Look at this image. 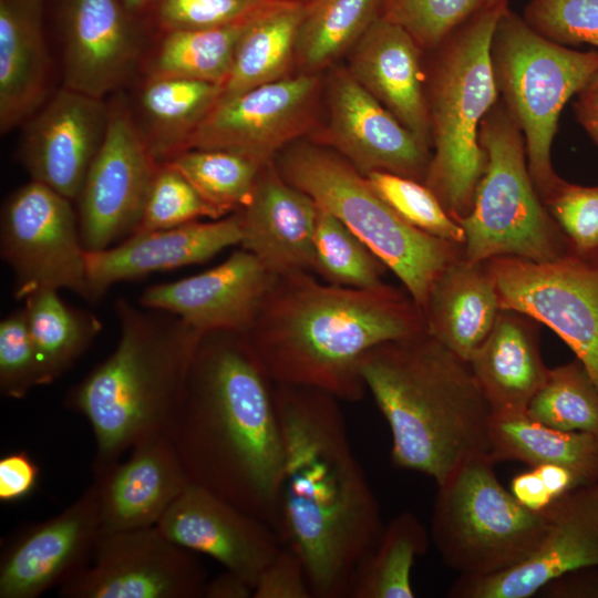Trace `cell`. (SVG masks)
<instances>
[{
  "instance_id": "obj_51",
  "label": "cell",
  "mask_w": 598,
  "mask_h": 598,
  "mask_svg": "<svg viewBox=\"0 0 598 598\" xmlns=\"http://www.w3.org/2000/svg\"><path fill=\"white\" fill-rule=\"evenodd\" d=\"M205 598H249L254 597V587L238 574L225 570L216 577L207 580Z\"/></svg>"
},
{
  "instance_id": "obj_14",
  "label": "cell",
  "mask_w": 598,
  "mask_h": 598,
  "mask_svg": "<svg viewBox=\"0 0 598 598\" xmlns=\"http://www.w3.org/2000/svg\"><path fill=\"white\" fill-rule=\"evenodd\" d=\"M158 164L131 112L116 102L78 198L86 251L109 248L135 233Z\"/></svg>"
},
{
  "instance_id": "obj_56",
  "label": "cell",
  "mask_w": 598,
  "mask_h": 598,
  "mask_svg": "<svg viewBox=\"0 0 598 598\" xmlns=\"http://www.w3.org/2000/svg\"><path fill=\"white\" fill-rule=\"evenodd\" d=\"M269 1H275V2H301V3H306L308 0H269Z\"/></svg>"
},
{
  "instance_id": "obj_3",
  "label": "cell",
  "mask_w": 598,
  "mask_h": 598,
  "mask_svg": "<svg viewBox=\"0 0 598 598\" xmlns=\"http://www.w3.org/2000/svg\"><path fill=\"white\" fill-rule=\"evenodd\" d=\"M424 330L422 310L405 290L385 282L370 289L340 287L296 272L275 277L245 336L274 383L357 402L367 391L363 357L379 344Z\"/></svg>"
},
{
  "instance_id": "obj_54",
  "label": "cell",
  "mask_w": 598,
  "mask_h": 598,
  "mask_svg": "<svg viewBox=\"0 0 598 598\" xmlns=\"http://www.w3.org/2000/svg\"><path fill=\"white\" fill-rule=\"evenodd\" d=\"M575 115L584 131L598 148V112L574 110Z\"/></svg>"
},
{
  "instance_id": "obj_44",
  "label": "cell",
  "mask_w": 598,
  "mask_h": 598,
  "mask_svg": "<svg viewBox=\"0 0 598 598\" xmlns=\"http://www.w3.org/2000/svg\"><path fill=\"white\" fill-rule=\"evenodd\" d=\"M523 18L553 42L598 49V0H530Z\"/></svg>"
},
{
  "instance_id": "obj_31",
  "label": "cell",
  "mask_w": 598,
  "mask_h": 598,
  "mask_svg": "<svg viewBox=\"0 0 598 598\" xmlns=\"http://www.w3.org/2000/svg\"><path fill=\"white\" fill-rule=\"evenodd\" d=\"M305 11L301 2H270L243 31L221 95H235L288 76Z\"/></svg>"
},
{
  "instance_id": "obj_5",
  "label": "cell",
  "mask_w": 598,
  "mask_h": 598,
  "mask_svg": "<svg viewBox=\"0 0 598 598\" xmlns=\"http://www.w3.org/2000/svg\"><path fill=\"white\" fill-rule=\"evenodd\" d=\"M113 352L69 393L66 404L89 421L94 475L141 440L165 433L202 333L181 318L118 298Z\"/></svg>"
},
{
  "instance_id": "obj_38",
  "label": "cell",
  "mask_w": 598,
  "mask_h": 598,
  "mask_svg": "<svg viewBox=\"0 0 598 598\" xmlns=\"http://www.w3.org/2000/svg\"><path fill=\"white\" fill-rule=\"evenodd\" d=\"M526 413L554 429L598 436V386L585 365L573 360L549 369Z\"/></svg>"
},
{
  "instance_id": "obj_8",
  "label": "cell",
  "mask_w": 598,
  "mask_h": 598,
  "mask_svg": "<svg viewBox=\"0 0 598 598\" xmlns=\"http://www.w3.org/2000/svg\"><path fill=\"white\" fill-rule=\"evenodd\" d=\"M491 59L499 99L524 136L528 172L543 200L563 179L551 163L560 113L598 72V51L553 42L508 7L495 28Z\"/></svg>"
},
{
  "instance_id": "obj_49",
  "label": "cell",
  "mask_w": 598,
  "mask_h": 598,
  "mask_svg": "<svg viewBox=\"0 0 598 598\" xmlns=\"http://www.w3.org/2000/svg\"><path fill=\"white\" fill-rule=\"evenodd\" d=\"M537 596L546 598H598V566L566 573L545 585Z\"/></svg>"
},
{
  "instance_id": "obj_20",
  "label": "cell",
  "mask_w": 598,
  "mask_h": 598,
  "mask_svg": "<svg viewBox=\"0 0 598 598\" xmlns=\"http://www.w3.org/2000/svg\"><path fill=\"white\" fill-rule=\"evenodd\" d=\"M110 107L63 86L27 122L21 161L31 181L78 199L103 142Z\"/></svg>"
},
{
  "instance_id": "obj_1",
  "label": "cell",
  "mask_w": 598,
  "mask_h": 598,
  "mask_svg": "<svg viewBox=\"0 0 598 598\" xmlns=\"http://www.w3.org/2000/svg\"><path fill=\"white\" fill-rule=\"evenodd\" d=\"M283 442L277 534L303 563L316 598L350 597L384 524L339 400L274 383Z\"/></svg>"
},
{
  "instance_id": "obj_34",
  "label": "cell",
  "mask_w": 598,
  "mask_h": 598,
  "mask_svg": "<svg viewBox=\"0 0 598 598\" xmlns=\"http://www.w3.org/2000/svg\"><path fill=\"white\" fill-rule=\"evenodd\" d=\"M384 0H308L298 30L295 63L316 74L353 48L381 17Z\"/></svg>"
},
{
  "instance_id": "obj_33",
  "label": "cell",
  "mask_w": 598,
  "mask_h": 598,
  "mask_svg": "<svg viewBox=\"0 0 598 598\" xmlns=\"http://www.w3.org/2000/svg\"><path fill=\"white\" fill-rule=\"evenodd\" d=\"M23 308L42 385L64 374L102 330L96 316L66 305L58 290L43 289L31 293L24 299Z\"/></svg>"
},
{
  "instance_id": "obj_30",
  "label": "cell",
  "mask_w": 598,
  "mask_h": 598,
  "mask_svg": "<svg viewBox=\"0 0 598 598\" xmlns=\"http://www.w3.org/2000/svg\"><path fill=\"white\" fill-rule=\"evenodd\" d=\"M489 439L496 463L556 464L573 471L585 485L598 483L596 435L554 429L522 412L493 415Z\"/></svg>"
},
{
  "instance_id": "obj_6",
  "label": "cell",
  "mask_w": 598,
  "mask_h": 598,
  "mask_svg": "<svg viewBox=\"0 0 598 598\" xmlns=\"http://www.w3.org/2000/svg\"><path fill=\"white\" fill-rule=\"evenodd\" d=\"M507 8L508 0H485L431 51L426 100L433 153L424 183L456 221L470 214L486 168L480 127L499 100L491 44Z\"/></svg>"
},
{
  "instance_id": "obj_21",
  "label": "cell",
  "mask_w": 598,
  "mask_h": 598,
  "mask_svg": "<svg viewBox=\"0 0 598 598\" xmlns=\"http://www.w3.org/2000/svg\"><path fill=\"white\" fill-rule=\"evenodd\" d=\"M156 526L174 543L212 557L252 587L283 547L269 525L194 484L175 499Z\"/></svg>"
},
{
  "instance_id": "obj_4",
  "label": "cell",
  "mask_w": 598,
  "mask_h": 598,
  "mask_svg": "<svg viewBox=\"0 0 598 598\" xmlns=\"http://www.w3.org/2000/svg\"><path fill=\"white\" fill-rule=\"evenodd\" d=\"M360 372L390 427L395 466L437 485L464 463L491 456L493 413L470 362L426 330L373 348Z\"/></svg>"
},
{
  "instance_id": "obj_24",
  "label": "cell",
  "mask_w": 598,
  "mask_h": 598,
  "mask_svg": "<svg viewBox=\"0 0 598 598\" xmlns=\"http://www.w3.org/2000/svg\"><path fill=\"white\" fill-rule=\"evenodd\" d=\"M238 213L240 248L251 252L272 276L315 275L318 205L280 175L274 159L261 166L251 195Z\"/></svg>"
},
{
  "instance_id": "obj_27",
  "label": "cell",
  "mask_w": 598,
  "mask_h": 598,
  "mask_svg": "<svg viewBox=\"0 0 598 598\" xmlns=\"http://www.w3.org/2000/svg\"><path fill=\"white\" fill-rule=\"evenodd\" d=\"M538 322L501 309L486 339L468 360L493 415L526 412L549 369L540 352Z\"/></svg>"
},
{
  "instance_id": "obj_13",
  "label": "cell",
  "mask_w": 598,
  "mask_h": 598,
  "mask_svg": "<svg viewBox=\"0 0 598 598\" xmlns=\"http://www.w3.org/2000/svg\"><path fill=\"white\" fill-rule=\"evenodd\" d=\"M206 570L156 525L100 535L93 557L58 588L64 598H199Z\"/></svg>"
},
{
  "instance_id": "obj_39",
  "label": "cell",
  "mask_w": 598,
  "mask_h": 598,
  "mask_svg": "<svg viewBox=\"0 0 598 598\" xmlns=\"http://www.w3.org/2000/svg\"><path fill=\"white\" fill-rule=\"evenodd\" d=\"M313 245L315 275L322 281L360 289L384 283L386 266L341 220L319 205Z\"/></svg>"
},
{
  "instance_id": "obj_37",
  "label": "cell",
  "mask_w": 598,
  "mask_h": 598,
  "mask_svg": "<svg viewBox=\"0 0 598 598\" xmlns=\"http://www.w3.org/2000/svg\"><path fill=\"white\" fill-rule=\"evenodd\" d=\"M177 169L221 217L248 202L262 163L246 155L189 148L163 161Z\"/></svg>"
},
{
  "instance_id": "obj_10",
  "label": "cell",
  "mask_w": 598,
  "mask_h": 598,
  "mask_svg": "<svg viewBox=\"0 0 598 598\" xmlns=\"http://www.w3.org/2000/svg\"><path fill=\"white\" fill-rule=\"evenodd\" d=\"M491 456L475 457L437 484L430 537L442 561L484 576L524 560L547 528V513L524 507L499 482Z\"/></svg>"
},
{
  "instance_id": "obj_28",
  "label": "cell",
  "mask_w": 598,
  "mask_h": 598,
  "mask_svg": "<svg viewBox=\"0 0 598 598\" xmlns=\"http://www.w3.org/2000/svg\"><path fill=\"white\" fill-rule=\"evenodd\" d=\"M44 0H0V128L28 122L48 91Z\"/></svg>"
},
{
  "instance_id": "obj_50",
  "label": "cell",
  "mask_w": 598,
  "mask_h": 598,
  "mask_svg": "<svg viewBox=\"0 0 598 598\" xmlns=\"http://www.w3.org/2000/svg\"><path fill=\"white\" fill-rule=\"evenodd\" d=\"M509 487L518 503L533 512H544L555 502L537 472L532 467L515 475Z\"/></svg>"
},
{
  "instance_id": "obj_47",
  "label": "cell",
  "mask_w": 598,
  "mask_h": 598,
  "mask_svg": "<svg viewBox=\"0 0 598 598\" xmlns=\"http://www.w3.org/2000/svg\"><path fill=\"white\" fill-rule=\"evenodd\" d=\"M313 597L303 563L283 546L258 577L254 598Z\"/></svg>"
},
{
  "instance_id": "obj_52",
  "label": "cell",
  "mask_w": 598,
  "mask_h": 598,
  "mask_svg": "<svg viewBox=\"0 0 598 598\" xmlns=\"http://www.w3.org/2000/svg\"><path fill=\"white\" fill-rule=\"evenodd\" d=\"M534 468L551 497L556 501L573 489L585 485L569 468L556 464H543Z\"/></svg>"
},
{
  "instance_id": "obj_26",
  "label": "cell",
  "mask_w": 598,
  "mask_h": 598,
  "mask_svg": "<svg viewBox=\"0 0 598 598\" xmlns=\"http://www.w3.org/2000/svg\"><path fill=\"white\" fill-rule=\"evenodd\" d=\"M424 51L401 25L380 17L353 47L352 76L415 137L431 147Z\"/></svg>"
},
{
  "instance_id": "obj_17",
  "label": "cell",
  "mask_w": 598,
  "mask_h": 598,
  "mask_svg": "<svg viewBox=\"0 0 598 598\" xmlns=\"http://www.w3.org/2000/svg\"><path fill=\"white\" fill-rule=\"evenodd\" d=\"M326 136L327 144L362 175L385 172L424 183L430 148L344 68L329 78Z\"/></svg>"
},
{
  "instance_id": "obj_18",
  "label": "cell",
  "mask_w": 598,
  "mask_h": 598,
  "mask_svg": "<svg viewBox=\"0 0 598 598\" xmlns=\"http://www.w3.org/2000/svg\"><path fill=\"white\" fill-rule=\"evenodd\" d=\"M101 535L94 482L60 514L18 536L0 559V598H35L90 564Z\"/></svg>"
},
{
  "instance_id": "obj_2",
  "label": "cell",
  "mask_w": 598,
  "mask_h": 598,
  "mask_svg": "<svg viewBox=\"0 0 598 598\" xmlns=\"http://www.w3.org/2000/svg\"><path fill=\"white\" fill-rule=\"evenodd\" d=\"M165 434L190 484L277 533L282 434L274 382L245 334L202 336Z\"/></svg>"
},
{
  "instance_id": "obj_42",
  "label": "cell",
  "mask_w": 598,
  "mask_h": 598,
  "mask_svg": "<svg viewBox=\"0 0 598 598\" xmlns=\"http://www.w3.org/2000/svg\"><path fill=\"white\" fill-rule=\"evenodd\" d=\"M485 0H384L381 17L405 29L421 49L432 51Z\"/></svg>"
},
{
  "instance_id": "obj_29",
  "label": "cell",
  "mask_w": 598,
  "mask_h": 598,
  "mask_svg": "<svg viewBox=\"0 0 598 598\" xmlns=\"http://www.w3.org/2000/svg\"><path fill=\"white\" fill-rule=\"evenodd\" d=\"M501 310L487 262L463 257L434 281L422 309L425 330L465 360L486 339Z\"/></svg>"
},
{
  "instance_id": "obj_22",
  "label": "cell",
  "mask_w": 598,
  "mask_h": 598,
  "mask_svg": "<svg viewBox=\"0 0 598 598\" xmlns=\"http://www.w3.org/2000/svg\"><path fill=\"white\" fill-rule=\"evenodd\" d=\"M64 86L102 99L134 69L140 28L122 0H63Z\"/></svg>"
},
{
  "instance_id": "obj_32",
  "label": "cell",
  "mask_w": 598,
  "mask_h": 598,
  "mask_svg": "<svg viewBox=\"0 0 598 598\" xmlns=\"http://www.w3.org/2000/svg\"><path fill=\"white\" fill-rule=\"evenodd\" d=\"M223 90L220 84L198 80L147 78L140 95L145 124L141 131L157 162L185 148Z\"/></svg>"
},
{
  "instance_id": "obj_9",
  "label": "cell",
  "mask_w": 598,
  "mask_h": 598,
  "mask_svg": "<svg viewBox=\"0 0 598 598\" xmlns=\"http://www.w3.org/2000/svg\"><path fill=\"white\" fill-rule=\"evenodd\" d=\"M480 144L486 168L470 214L457 221L465 234L463 258L472 264L496 257L547 261L570 251L534 186L524 136L501 99L481 123Z\"/></svg>"
},
{
  "instance_id": "obj_25",
  "label": "cell",
  "mask_w": 598,
  "mask_h": 598,
  "mask_svg": "<svg viewBox=\"0 0 598 598\" xmlns=\"http://www.w3.org/2000/svg\"><path fill=\"white\" fill-rule=\"evenodd\" d=\"M125 462L94 475L101 535L157 525L190 484L165 433L137 442Z\"/></svg>"
},
{
  "instance_id": "obj_7",
  "label": "cell",
  "mask_w": 598,
  "mask_h": 598,
  "mask_svg": "<svg viewBox=\"0 0 598 598\" xmlns=\"http://www.w3.org/2000/svg\"><path fill=\"white\" fill-rule=\"evenodd\" d=\"M277 155L274 161L280 175L358 236L422 310L437 277L463 257V245L410 225L364 175L331 148L296 143Z\"/></svg>"
},
{
  "instance_id": "obj_41",
  "label": "cell",
  "mask_w": 598,
  "mask_h": 598,
  "mask_svg": "<svg viewBox=\"0 0 598 598\" xmlns=\"http://www.w3.org/2000/svg\"><path fill=\"white\" fill-rule=\"evenodd\" d=\"M200 218L221 216L177 169L159 162L134 234L173 228Z\"/></svg>"
},
{
  "instance_id": "obj_16",
  "label": "cell",
  "mask_w": 598,
  "mask_h": 598,
  "mask_svg": "<svg viewBox=\"0 0 598 598\" xmlns=\"http://www.w3.org/2000/svg\"><path fill=\"white\" fill-rule=\"evenodd\" d=\"M546 513V532L524 560L489 575H460L447 596L529 598L566 573L598 566V483L581 485L565 494Z\"/></svg>"
},
{
  "instance_id": "obj_43",
  "label": "cell",
  "mask_w": 598,
  "mask_h": 598,
  "mask_svg": "<svg viewBox=\"0 0 598 598\" xmlns=\"http://www.w3.org/2000/svg\"><path fill=\"white\" fill-rule=\"evenodd\" d=\"M269 0H154L143 23L158 33L203 29L244 20Z\"/></svg>"
},
{
  "instance_id": "obj_12",
  "label": "cell",
  "mask_w": 598,
  "mask_h": 598,
  "mask_svg": "<svg viewBox=\"0 0 598 598\" xmlns=\"http://www.w3.org/2000/svg\"><path fill=\"white\" fill-rule=\"evenodd\" d=\"M71 202L35 181L6 202L0 255L13 274L17 300L43 289H66L90 300L86 250Z\"/></svg>"
},
{
  "instance_id": "obj_15",
  "label": "cell",
  "mask_w": 598,
  "mask_h": 598,
  "mask_svg": "<svg viewBox=\"0 0 598 598\" xmlns=\"http://www.w3.org/2000/svg\"><path fill=\"white\" fill-rule=\"evenodd\" d=\"M319 87L317 74L300 73L220 95L183 151L223 150L262 164L272 161L310 125Z\"/></svg>"
},
{
  "instance_id": "obj_36",
  "label": "cell",
  "mask_w": 598,
  "mask_h": 598,
  "mask_svg": "<svg viewBox=\"0 0 598 598\" xmlns=\"http://www.w3.org/2000/svg\"><path fill=\"white\" fill-rule=\"evenodd\" d=\"M430 532L411 512H403L386 525L354 578L351 598H413L411 571L425 554Z\"/></svg>"
},
{
  "instance_id": "obj_55",
  "label": "cell",
  "mask_w": 598,
  "mask_h": 598,
  "mask_svg": "<svg viewBox=\"0 0 598 598\" xmlns=\"http://www.w3.org/2000/svg\"><path fill=\"white\" fill-rule=\"evenodd\" d=\"M153 1L154 0H122L123 4L131 12V14L142 22Z\"/></svg>"
},
{
  "instance_id": "obj_53",
  "label": "cell",
  "mask_w": 598,
  "mask_h": 598,
  "mask_svg": "<svg viewBox=\"0 0 598 598\" xmlns=\"http://www.w3.org/2000/svg\"><path fill=\"white\" fill-rule=\"evenodd\" d=\"M573 107L574 110L598 112V72L577 94Z\"/></svg>"
},
{
  "instance_id": "obj_11",
  "label": "cell",
  "mask_w": 598,
  "mask_h": 598,
  "mask_svg": "<svg viewBox=\"0 0 598 598\" xmlns=\"http://www.w3.org/2000/svg\"><path fill=\"white\" fill-rule=\"evenodd\" d=\"M486 262L501 309L550 328L598 386V252L570 250L547 261L496 257Z\"/></svg>"
},
{
  "instance_id": "obj_40",
  "label": "cell",
  "mask_w": 598,
  "mask_h": 598,
  "mask_svg": "<svg viewBox=\"0 0 598 598\" xmlns=\"http://www.w3.org/2000/svg\"><path fill=\"white\" fill-rule=\"evenodd\" d=\"M372 189L405 221L432 236L464 245L462 226L425 183L385 172L364 175Z\"/></svg>"
},
{
  "instance_id": "obj_35",
  "label": "cell",
  "mask_w": 598,
  "mask_h": 598,
  "mask_svg": "<svg viewBox=\"0 0 598 598\" xmlns=\"http://www.w3.org/2000/svg\"><path fill=\"white\" fill-rule=\"evenodd\" d=\"M255 14L219 27L159 33L148 78H183L224 86L238 40Z\"/></svg>"
},
{
  "instance_id": "obj_48",
  "label": "cell",
  "mask_w": 598,
  "mask_h": 598,
  "mask_svg": "<svg viewBox=\"0 0 598 598\" xmlns=\"http://www.w3.org/2000/svg\"><path fill=\"white\" fill-rule=\"evenodd\" d=\"M40 468L25 451L10 452L0 458V501L12 503L32 493Z\"/></svg>"
},
{
  "instance_id": "obj_45",
  "label": "cell",
  "mask_w": 598,
  "mask_h": 598,
  "mask_svg": "<svg viewBox=\"0 0 598 598\" xmlns=\"http://www.w3.org/2000/svg\"><path fill=\"white\" fill-rule=\"evenodd\" d=\"M543 203L571 250L584 255L598 252V185L584 186L561 179Z\"/></svg>"
},
{
  "instance_id": "obj_19",
  "label": "cell",
  "mask_w": 598,
  "mask_h": 598,
  "mask_svg": "<svg viewBox=\"0 0 598 598\" xmlns=\"http://www.w3.org/2000/svg\"><path fill=\"white\" fill-rule=\"evenodd\" d=\"M274 279L251 252L239 248L198 275L145 288L138 305L172 313L202 334H247Z\"/></svg>"
},
{
  "instance_id": "obj_46",
  "label": "cell",
  "mask_w": 598,
  "mask_h": 598,
  "mask_svg": "<svg viewBox=\"0 0 598 598\" xmlns=\"http://www.w3.org/2000/svg\"><path fill=\"white\" fill-rule=\"evenodd\" d=\"M39 385L40 365L22 308L0 322V392L20 400Z\"/></svg>"
},
{
  "instance_id": "obj_23",
  "label": "cell",
  "mask_w": 598,
  "mask_h": 598,
  "mask_svg": "<svg viewBox=\"0 0 598 598\" xmlns=\"http://www.w3.org/2000/svg\"><path fill=\"white\" fill-rule=\"evenodd\" d=\"M240 241L241 219L236 212L208 221L133 234L109 248L86 251L89 301L100 300L116 283L205 262Z\"/></svg>"
}]
</instances>
